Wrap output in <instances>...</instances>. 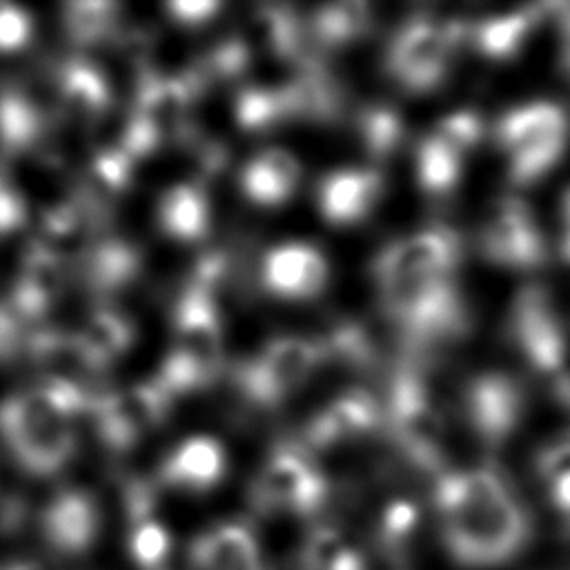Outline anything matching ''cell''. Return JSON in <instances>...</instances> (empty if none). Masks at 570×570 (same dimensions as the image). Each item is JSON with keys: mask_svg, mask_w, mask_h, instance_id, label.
I'll use <instances>...</instances> for the list:
<instances>
[{"mask_svg": "<svg viewBox=\"0 0 570 570\" xmlns=\"http://www.w3.org/2000/svg\"><path fill=\"white\" fill-rule=\"evenodd\" d=\"M463 171V156L425 136L416 147V180L430 196L450 194Z\"/></svg>", "mask_w": 570, "mask_h": 570, "instance_id": "d6a6232c", "label": "cell"}, {"mask_svg": "<svg viewBox=\"0 0 570 570\" xmlns=\"http://www.w3.org/2000/svg\"><path fill=\"white\" fill-rule=\"evenodd\" d=\"M91 403L94 396L76 381L53 376L0 403V439L24 472L53 476L76 454L73 416L89 412Z\"/></svg>", "mask_w": 570, "mask_h": 570, "instance_id": "6da1fadb", "label": "cell"}, {"mask_svg": "<svg viewBox=\"0 0 570 570\" xmlns=\"http://www.w3.org/2000/svg\"><path fill=\"white\" fill-rule=\"evenodd\" d=\"M31 38V16L16 4H0V53L22 49Z\"/></svg>", "mask_w": 570, "mask_h": 570, "instance_id": "f35d334b", "label": "cell"}, {"mask_svg": "<svg viewBox=\"0 0 570 570\" xmlns=\"http://www.w3.org/2000/svg\"><path fill=\"white\" fill-rule=\"evenodd\" d=\"M510 490L503 476L490 468L445 472L434 483V505L439 517H450L461 510L479 508L505 497Z\"/></svg>", "mask_w": 570, "mask_h": 570, "instance_id": "7402d4cb", "label": "cell"}, {"mask_svg": "<svg viewBox=\"0 0 570 570\" xmlns=\"http://www.w3.org/2000/svg\"><path fill=\"white\" fill-rule=\"evenodd\" d=\"M456 24L414 20L405 24L387 49V71L405 89L423 94L434 89L445 71L456 45Z\"/></svg>", "mask_w": 570, "mask_h": 570, "instance_id": "52a82bcc", "label": "cell"}, {"mask_svg": "<svg viewBox=\"0 0 570 570\" xmlns=\"http://www.w3.org/2000/svg\"><path fill=\"white\" fill-rule=\"evenodd\" d=\"M227 459L223 445L212 436H191L183 441L163 461L160 483L187 492H207L225 476Z\"/></svg>", "mask_w": 570, "mask_h": 570, "instance_id": "44dd1931", "label": "cell"}, {"mask_svg": "<svg viewBox=\"0 0 570 570\" xmlns=\"http://www.w3.org/2000/svg\"><path fill=\"white\" fill-rule=\"evenodd\" d=\"M169 410V396L151 381L127 392L96 396L91 414L105 445L114 450L131 448L147 430L158 425Z\"/></svg>", "mask_w": 570, "mask_h": 570, "instance_id": "8fae6325", "label": "cell"}, {"mask_svg": "<svg viewBox=\"0 0 570 570\" xmlns=\"http://www.w3.org/2000/svg\"><path fill=\"white\" fill-rule=\"evenodd\" d=\"M358 134L365 151L374 160H383L396 151L403 140V120L401 116L385 107L374 105L365 107L358 116Z\"/></svg>", "mask_w": 570, "mask_h": 570, "instance_id": "836d02e7", "label": "cell"}, {"mask_svg": "<svg viewBox=\"0 0 570 570\" xmlns=\"http://www.w3.org/2000/svg\"><path fill=\"white\" fill-rule=\"evenodd\" d=\"M31 321L9 301H0V361L11 358L22 345L29 343L27 325Z\"/></svg>", "mask_w": 570, "mask_h": 570, "instance_id": "74e56055", "label": "cell"}, {"mask_svg": "<svg viewBox=\"0 0 570 570\" xmlns=\"http://www.w3.org/2000/svg\"><path fill=\"white\" fill-rule=\"evenodd\" d=\"M372 27V9L365 2L350 0L327 4L312 18V36L323 47H343L363 38Z\"/></svg>", "mask_w": 570, "mask_h": 570, "instance_id": "f546056e", "label": "cell"}, {"mask_svg": "<svg viewBox=\"0 0 570 570\" xmlns=\"http://www.w3.org/2000/svg\"><path fill=\"white\" fill-rule=\"evenodd\" d=\"M76 336L94 367L100 370L131 345L134 327L120 312L102 307L89 316L87 325Z\"/></svg>", "mask_w": 570, "mask_h": 570, "instance_id": "4316f807", "label": "cell"}, {"mask_svg": "<svg viewBox=\"0 0 570 570\" xmlns=\"http://www.w3.org/2000/svg\"><path fill=\"white\" fill-rule=\"evenodd\" d=\"M118 22V7L111 2H73L65 7L67 33L80 45L105 40Z\"/></svg>", "mask_w": 570, "mask_h": 570, "instance_id": "e575fe53", "label": "cell"}, {"mask_svg": "<svg viewBox=\"0 0 570 570\" xmlns=\"http://www.w3.org/2000/svg\"><path fill=\"white\" fill-rule=\"evenodd\" d=\"M537 474L546 485L570 474V436L554 441L539 452Z\"/></svg>", "mask_w": 570, "mask_h": 570, "instance_id": "ab89813d", "label": "cell"}, {"mask_svg": "<svg viewBox=\"0 0 570 570\" xmlns=\"http://www.w3.org/2000/svg\"><path fill=\"white\" fill-rule=\"evenodd\" d=\"M376 285L385 316L407 341L432 345L463 334L468 316L450 276H399Z\"/></svg>", "mask_w": 570, "mask_h": 570, "instance_id": "7a4b0ae2", "label": "cell"}, {"mask_svg": "<svg viewBox=\"0 0 570 570\" xmlns=\"http://www.w3.org/2000/svg\"><path fill=\"white\" fill-rule=\"evenodd\" d=\"M171 550V537L167 528L151 519L129 525L127 552L136 568L140 570H163Z\"/></svg>", "mask_w": 570, "mask_h": 570, "instance_id": "d590c367", "label": "cell"}, {"mask_svg": "<svg viewBox=\"0 0 570 570\" xmlns=\"http://www.w3.org/2000/svg\"><path fill=\"white\" fill-rule=\"evenodd\" d=\"M430 136L465 158V154L474 149L481 138V120L472 111H454L441 118Z\"/></svg>", "mask_w": 570, "mask_h": 570, "instance_id": "8d00e7d4", "label": "cell"}, {"mask_svg": "<svg viewBox=\"0 0 570 570\" xmlns=\"http://www.w3.org/2000/svg\"><path fill=\"white\" fill-rule=\"evenodd\" d=\"M325 476L294 448H278L252 488V501L261 512L312 514L325 503Z\"/></svg>", "mask_w": 570, "mask_h": 570, "instance_id": "ba28073f", "label": "cell"}, {"mask_svg": "<svg viewBox=\"0 0 570 570\" xmlns=\"http://www.w3.org/2000/svg\"><path fill=\"white\" fill-rule=\"evenodd\" d=\"M58 94L62 107L76 118H96L109 105V85L100 69L87 60H69L58 73Z\"/></svg>", "mask_w": 570, "mask_h": 570, "instance_id": "cb8c5ba5", "label": "cell"}, {"mask_svg": "<svg viewBox=\"0 0 570 570\" xmlns=\"http://www.w3.org/2000/svg\"><path fill=\"white\" fill-rule=\"evenodd\" d=\"M167 9L174 20L194 27V24H203L209 18H214V13L220 9V4L194 0V2H171V4H167Z\"/></svg>", "mask_w": 570, "mask_h": 570, "instance_id": "b9f144b4", "label": "cell"}, {"mask_svg": "<svg viewBox=\"0 0 570 570\" xmlns=\"http://www.w3.org/2000/svg\"><path fill=\"white\" fill-rule=\"evenodd\" d=\"M534 24H537L534 9L490 16L476 24V29L472 31V40L483 56L494 60H505L519 53V49L523 47Z\"/></svg>", "mask_w": 570, "mask_h": 570, "instance_id": "83f0119b", "label": "cell"}, {"mask_svg": "<svg viewBox=\"0 0 570 570\" xmlns=\"http://www.w3.org/2000/svg\"><path fill=\"white\" fill-rule=\"evenodd\" d=\"M0 570H47V568L33 559H16V561H7L4 566H0Z\"/></svg>", "mask_w": 570, "mask_h": 570, "instance_id": "f6af8a7d", "label": "cell"}, {"mask_svg": "<svg viewBox=\"0 0 570 570\" xmlns=\"http://www.w3.org/2000/svg\"><path fill=\"white\" fill-rule=\"evenodd\" d=\"M419 528H421L419 505L410 499H394L383 508L379 517L376 543L387 559L403 561L419 537Z\"/></svg>", "mask_w": 570, "mask_h": 570, "instance_id": "4dcf8cb0", "label": "cell"}, {"mask_svg": "<svg viewBox=\"0 0 570 570\" xmlns=\"http://www.w3.org/2000/svg\"><path fill=\"white\" fill-rule=\"evenodd\" d=\"M323 363L316 341L278 336L238 372L240 392L261 407H274L303 387Z\"/></svg>", "mask_w": 570, "mask_h": 570, "instance_id": "5b68a950", "label": "cell"}, {"mask_svg": "<svg viewBox=\"0 0 570 570\" xmlns=\"http://www.w3.org/2000/svg\"><path fill=\"white\" fill-rule=\"evenodd\" d=\"M100 523L98 501L80 488L60 490L38 517L45 546L60 557L87 554L98 541Z\"/></svg>", "mask_w": 570, "mask_h": 570, "instance_id": "5bb4252c", "label": "cell"}, {"mask_svg": "<svg viewBox=\"0 0 570 570\" xmlns=\"http://www.w3.org/2000/svg\"><path fill=\"white\" fill-rule=\"evenodd\" d=\"M234 116L245 131H265L292 120L285 85H252L240 89L234 100Z\"/></svg>", "mask_w": 570, "mask_h": 570, "instance_id": "f1b7e54d", "label": "cell"}, {"mask_svg": "<svg viewBox=\"0 0 570 570\" xmlns=\"http://www.w3.org/2000/svg\"><path fill=\"white\" fill-rule=\"evenodd\" d=\"M301 570H365V559L338 530L321 525L303 541Z\"/></svg>", "mask_w": 570, "mask_h": 570, "instance_id": "1f68e13d", "label": "cell"}, {"mask_svg": "<svg viewBox=\"0 0 570 570\" xmlns=\"http://www.w3.org/2000/svg\"><path fill=\"white\" fill-rule=\"evenodd\" d=\"M174 332V352L212 381L223 358V330L214 296L189 285L176 303Z\"/></svg>", "mask_w": 570, "mask_h": 570, "instance_id": "4fadbf2b", "label": "cell"}, {"mask_svg": "<svg viewBox=\"0 0 570 570\" xmlns=\"http://www.w3.org/2000/svg\"><path fill=\"white\" fill-rule=\"evenodd\" d=\"M383 196V178L374 169L347 167L323 176L316 205L330 225H354L372 214Z\"/></svg>", "mask_w": 570, "mask_h": 570, "instance_id": "e0dca14e", "label": "cell"}, {"mask_svg": "<svg viewBox=\"0 0 570 570\" xmlns=\"http://www.w3.org/2000/svg\"><path fill=\"white\" fill-rule=\"evenodd\" d=\"M512 336L530 367L557 379L566 372L568 343L559 316L541 287H525L512 305Z\"/></svg>", "mask_w": 570, "mask_h": 570, "instance_id": "9c48e42d", "label": "cell"}, {"mask_svg": "<svg viewBox=\"0 0 570 570\" xmlns=\"http://www.w3.org/2000/svg\"><path fill=\"white\" fill-rule=\"evenodd\" d=\"M24 214L22 196L0 176V236L18 229L24 223Z\"/></svg>", "mask_w": 570, "mask_h": 570, "instance_id": "60d3db41", "label": "cell"}, {"mask_svg": "<svg viewBox=\"0 0 570 570\" xmlns=\"http://www.w3.org/2000/svg\"><path fill=\"white\" fill-rule=\"evenodd\" d=\"M45 129V118L31 98L13 87H0V149L4 154H20L31 149Z\"/></svg>", "mask_w": 570, "mask_h": 570, "instance_id": "484cf974", "label": "cell"}, {"mask_svg": "<svg viewBox=\"0 0 570 570\" xmlns=\"http://www.w3.org/2000/svg\"><path fill=\"white\" fill-rule=\"evenodd\" d=\"M463 414L485 445H501L521 423L523 392L508 374H476L463 390Z\"/></svg>", "mask_w": 570, "mask_h": 570, "instance_id": "7c38bea8", "label": "cell"}, {"mask_svg": "<svg viewBox=\"0 0 570 570\" xmlns=\"http://www.w3.org/2000/svg\"><path fill=\"white\" fill-rule=\"evenodd\" d=\"M561 69L570 76V40L561 42Z\"/></svg>", "mask_w": 570, "mask_h": 570, "instance_id": "bcb514c9", "label": "cell"}, {"mask_svg": "<svg viewBox=\"0 0 570 570\" xmlns=\"http://www.w3.org/2000/svg\"><path fill=\"white\" fill-rule=\"evenodd\" d=\"M330 276V265L321 249L307 243H281L261 263L263 287L285 301H309L318 296Z\"/></svg>", "mask_w": 570, "mask_h": 570, "instance_id": "2e32d148", "label": "cell"}, {"mask_svg": "<svg viewBox=\"0 0 570 570\" xmlns=\"http://www.w3.org/2000/svg\"><path fill=\"white\" fill-rule=\"evenodd\" d=\"M140 269L138 249L122 240H105L91 249H85L82 274L85 283L100 292H118L129 285Z\"/></svg>", "mask_w": 570, "mask_h": 570, "instance_id": "d4e9b609", "label": "cell"}, {"mask_svg": "<svg viewBox=\"0 0 570 570\" xmlns=\"http://www.w3.org/2000/svg\"><path fill=\"white\" fill-rule=\"evenodd\" d=\"M158 220L167 236L176 240H198L209 227V203L194 183H180L165 191L158 205Z\"/></svg>", "mask_w": 570, "mask_h": 570, "instance_id": "603a6c76", "label": "cell"}, {"mask_svg": "<svg viewBox=\"0 0 570 570\" xmlns=\"http://www.w3.org/2000/svg\"><path fill=\"white\" fill-rule=\"evenodd\" d=\"M552 392H554L559 407L570 419V372L568 370L563 374H559L557 379H552Z\"/></svg>", "mask_w": 570, "mask_h": 570, "instance_id": "ee69618b", "label": "cell"}, {"mask_svg": "<svg viewBox=\"0 0 570 570\" xmlns=\"http://www.w3.org/2000/svg\"><path fill=\"white\" fill-rule=\"evenodd\" d=\"M461 256L459 238L452 229H421L390 243L374 261V278L399 276H450Z\"/></svg>", "mask_w": 570, "mask_h": 570, "instance_id": "9a60e30c", "label": "cell"}, {"mask_svg": "<svg viewBox=\"0 0 570 570\" xmlns=\"http://www.w3.org/2000/svg\"><path fill=\"white\" fill-rule=\"evenodd\" d=\"M187 559L191 570H265L258 543L245 523H218L200 532Z\"/></svg>", "mask_w": 570, "mask_h": 570, "instance_id": "d6986e66", "label": "cell"}, {"mask_svg": "<svg viewBox=\"0 0 570 570\" xmlns=\"http://www.w3.org/2000/svg\"><path fill=\"white\" fill-rule=\"evenodd\" d=\"M568 114L548 100L505 111L497 122V142L508 156V176L517 185L543 178L568 147Z\"/></svg>", "mask_w": 570, "mask_h": 570, "instance_id": "3957f363", "label": "cell"}, {"mask_svg": "<svg viewBox=\"0 0 570 570\" xmlns=\"http://www.w3.org/2000/svg\"><path fill=\"white\" fill-rule=\"evenodd\" d=\"M548 497L550 503L554 505V510L570 521V474L548 483Z\"/></svg>", "mask_w": 570, "mask_h": 570, "instance_id": "7bdbcfd3", "label": "cell"}, {"mask_svg": "<svg viewBox=\"0 0 570 570\" xmlns=\"http://www.w3.org/2000/svg\"><path fill=\"white\" fill-rule=\"evenodd\" d=\"M298 158L283 147H267L245 163L238 176L240 191L261 207L287 203L301 183Z\"/></svg>", "mask_w": 570, "mask_h": 570, "instance_id": "ffe728a7", "label": "cell"}, {"mask_svg": "<svg viewBox=\"0 0 570 570\" xmlns=\"http://www.w3.org/2000/svg\"><path fill=\"white\" fill-rule=\"evenodd\" d=\"M387 421L396 445L412 463L428 470L439 468L443 416L412 370H401L390 383Z\"/></svg>", "mask_w": 570, "mask_h": 570, "instance_id": "8992f818", "label": "cell"}, {"mask_svg": "<svg viewBox=\"0 0 570 570\" xmlns=\"http://www.w3.org/2000/svg\"><path fill=\"white\" fill-rule=\"evenodd\" d=\"M381 421V407L372 394L347 390L323 405L305 428V441L314 448H332L370 434Z\"/></svg>", "mask_w": 570, "mask_h": 570, "instance_id": "ac0fdd59", "label": "cell"}, {"mask_svg": "<svg viewBox=\"0 0 570 570\" xmlns=\"http://www.w3.org/2000/svg\"><path fill=\"white\" fill-rule=\"evenodd\" d=\"M481 252L508 269H534L546 261L543 236L521 198L505 196L494 203L481 229Z\"/></svg>", "mask_w": 570, "mask_h": 570, "instance_id": "30bf717a", "label": "cell"}, {"mask_svg": "<svg viewBox=\"0 0 570 570\" xmlns=\"http://www.w3.org/2000/svg\"><path fill=\"white\" fill-rule=\"evenodd\" d=\"M528 539V519L517 499L505 497L443 517V541L450 554L472 568L512 559Z\"/></svg>", "mask_w": 570, "mask_h": 570, "instance_id": "277c9868", "label": "cell"}]
</instances>
